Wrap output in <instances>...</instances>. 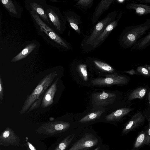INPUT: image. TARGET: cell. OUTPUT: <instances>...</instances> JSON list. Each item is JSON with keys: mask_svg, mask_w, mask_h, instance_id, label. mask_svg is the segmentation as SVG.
I'll list each match as a JSON object with an SVG mask.
<instances>
[{"mask_svg": "<svg viewBox=\"0 0 150 150\" xmlns=\"http://www.w3.org/2000/svg\"><path fill=\"white\" fill-rule=\"evenodd\" d=\"M57 75L55 72H51L40 81L37 87L26 99L20 112L23 114L28 109V112L38 108L42 102L44 95Z\"/></svg>", "mask_w": 150, "mask_h": 150, "instance_id": "obj_1", "label": "cell"}, {"mask_svg": "<svg viewBox=\"0 0 150 150\" xmlns=\"http://www.w3.org/2000/svg\"><path fill=\"white\" fill-rule=\"evenodd\" d=\"M149 29L150 19H148L142 24L125 27L119 37L120 45L124 49L132 47Z\"/></svg>", "mask_w": 150, "mask_h": 150, "instance_id": "obj_2", "label": "cell"}, {"mask_svg": "<svg viewBox=\"0 0 150 150\" xmlns=\"http://www.w3.org/2000/svg\"><path fill=\"white\" fill-rule=\"evenodd\" d=\"M117 15L116 11L111 12L95 25L90 34L86 36L83 40L81 45L83 49L87 51L97 38L107 26L115 20Z\"/></svg>", "mask_w": 150, "mask_h": 150, "instance_id": "obj_3", "label": "cell"}, {"mask_svg": "<svg viewBox=\"0 0 150 150\" xmlns=\"http://www.w3.org/2000/svg\"><path fill=\"white\" fill-rule=\"evenodd\" d=\"M31 15L40 29L44 32L50 38L66 49H69V45L60 37L54 30L44 23L36 12L33 9L30 11Z\"/></svg>", "mask_w": 150, "mask_h": 150, "instance_id": "obj_4", "label": "cell"}, {"mask_svg": "<svg viewBox=\"0 0 150 150\" xmlns=\"http://www.w3.org/2000/svg\"><path fill=\"white\" fill-rule=\"evenodd\" d=\"M104 78H97L92 80L91 83L98 86H110L113 85H125L128 84L130 78L127 76L117 74L106 75Z\"/></svg>", "mask_w": 150, "mask_h": 150, "instance_id": "obj_5", "label": "cell"}, {"mask_svg": "<svg viewBox=\"0 0 150 150\" xmlns=\"http://www.w3.org/2000/svg\"><path fill=\"white\" fill-rule=\"evenodd\" d=\"M146 118L145 114L139 111L133 115L127 122L122 132V135H127L130 132L135 130L144 124Z\"/></svg>", "mask_w": 150, "mask_h": 150, "instance_id": "obj_6", "label": "cell"}, {"mask_svg": "<svg viewBox=\"0 0 150 150\" xmlns=\"http://www.w3.org/2000/svg\"><path fill=\"white\" fill-rule=\"evenodd\" d=\"M122 14V13L121 11L117 19L110 23L107 26L105 29L97 38L87 51L88 52L95 49L102 43L111 32L117 25L118 22L121 17Z\"/></svg>", "mask_w": 150, "mask_h": 150, "instance_id": "obj_7", "label": "cell"}, {"mask_svg": "<svg viewBox=\"0 0 150 150\" xmlns=\"http://www.w3.org/2000/svg\"><path fill=\"white\" fill-rule=\"evenodd\" d=\"M98 139L90 134H86L73 144L68 150H79L85 148L91 147L98 143Z\"/></svg>", "mask_w": 150, "mask_h": 150, "instance_id": "obj_8", "label": "cell"}, {"mask_svg": "<svg viewBox=\"0 0 150 150\" xmlns=\"http://www.w3.org/2000/svg\"><path fill=\"white\" fill-rule=\"evenodd\" d=\"M116 96L112 93L97 92L92 95V100L96 105L105 106L113 103Z\"/></svg>", "mask_w": 150, "mask_h": 150, "instance_id": "obj_9", "label": "cell"}, {"mask_svg": "<svg viewBox=\"0 0 150 150\" xmlns=\"http://www.w3.org/2000/svg\"><path fill=\"white\" fill-rule=\"evenodd\" d=\"M45 10V12L55 28L60 33H62L65 29V25L61 17L59 16L50 7Z\"/></svg>", "mask_w": 150, "mask_h": 150, "instance_id": "obj_10", "label": "cell"}, {"mask_svg": "<svg viewBox=\"0 0 150 150\" xmlns=\"http://www.w3.org/2000/svg\"><path fill=\"white\" fill-rule=\"evenodd\" d=\"M43 127L48 134L54 133L57 132H62L64 131L69 127L70 124L69 123L63 121L55 122H50L44 124Z\"/></svg>", "mask_w": 150, "mask_h": 150, "instance_id": "obj_11", "label": "cell"}, {"mask_svg": "<svg viewBox=\"0 0 150 150\" xmlns=\"http://www.w3.org/2000/svg\"><path fill=\"white\" fill-rule=\"evenodd\" d=\"M58 79L45 92L42 102L41 107L45 108L51 105L53 102V99L57 90V82Z\"/></svg>", "mask_w": 150, "mask_h": 150, "instance_id": "obj_12", "label": "cell"}, {"mask_svg": "<svg viewBox=\"0 0 150 150\" xmlns=\"http://www.w3.org/2000/svg\"><path fill=\"white\" fill-rule=\"evenodd\" d=\"M134 110V108H122L106 116L105 119L108 121H118L123 118Z\"/></svg>", "mask_w": 150, "mask_h": 150, "instance_id": "obj_13", "label": "cell"}, {"mask_svg": "<svg viewBox=\"0 0 150 150\" xmlns=\"http://www.w3.org/2000/svg\"><path fill=\"white\" fill-rule=\"evenodd\" d=\"M126 8L128 10H135V14L138 16L150 14V6L146 4L130 2L127 4Z\"/></svg>", "mask_w": 150, "mask_h": 150, "instance_id": "obj_14", "label": "cell"}, {"mask_svg": "<svg viewBox=\"0 0 150 150\" xmlns=\"http://www.w3.org/2000/svg\"><path fill=\"white\" fill-rule=\"evenodd\" d=\"M65 16L66 19L71 27L78 34H80L81 30L79 27V25L81 23L80 17L72 11L67 13Z\"/></svg>", "mask_w": 150, "mask_h": 150, "instance_id": "obj_15", "label": "cell"}, {"mask_svg": "<svg viewBox=\"0 0 150 150\" xmlns=\"http://www.w3.org/2000/svg\"><path fill=\"white\" fill-rule=\"evenodd\" d=\"M148 128V124L138 133L133 144L132 150H139L145 145Z\"/></svg>", "mask_w": 150, "mask_h": 150, "instance_id": "obj_16", "label": "cell"}, {"mask_svg": "<svg viewBox=\"0 0 150 150\" xmlns=\"http://www.w3.org/2000/svg\"><path fill=\"white\" fill-rule=\"evenodd\" d=\"M17 136L10 128H7L1 134L0 137V144L14 145L17 141Z\"/></svg>", "mask_w": 150, "mask_h": 150, "instance_id": "obj_17", "label": "cell"}, {"mask_svg": "<svg viewBox=\"0 0 150 150\" xmlns=\"http://www.w3.org/2000/svg\"><path fill=\"white\" fill-rule=\"evenodd\" d=\"M115 0H102L99 3L93 13L92 18L93 24L95 23L103 12L109 7Z\"/></svg>", "mask_w": 150, "mask_h": 150, "instance_id": "obj_18", "label": "cell"}, {"mask_svg": "<svg viewBox=\"0 0 150 150\" xmlns=\"http://www.w3.org/2000/svg\"><path fill=\"white\" fill-rule=\"evenodd\" d=\"M147 90V88L144 86H139L132 90L128 97V100L131 101L136 98L140 100L145 97Z\"/></svg>", "mask_w": 150, "mask_h": 150, "instance_id": "obj_19", "label": "cell"}, {"mask_svg": "<svg viewBox=\"0 0 150 150\" xmlns=\"http://www.w3.org/2000/svg\"><path fill=\"white\" fill-rule=\"evenodd\" d=\"M150 45V31L148 34L140 39L131 47V50H144Z\"/></svg>", "mask_w": 150, "mask_h": 150, "instance_id": "obj_20", "label": "cell"}, {"mask_svg": "<svg viewBox=\"0 0 150 150\" xmlns=\"http://www.w3.org/2000/svg\"><path fill=\"white\" fill-rule=\"evenodd\" d=\"M36 46V44L34 43L28 45L12 59L11 62H17L25 58L35 49Z\"/></svg>", "mask_w": 150, "mask_h": 150, "instance_id": "obj_21", "label": "cell"}, {"mask_svg": "<svg viewBox=\"0 0 150 150\" xmlns=\"http://www.w3.org/2000/svg\"><path fill=\"white\" fill-rule=\"evenodd\" d=\"M30 5L31 9L35 10L38 14V15L47 23L50 24L47 14L40 4L37 3L33 2L31 3Z\"/></svg>", "mask_w": 150, "mask_h": 150, "instance_id": "obj_22", "label": "cell"}, {"mask_svg": "<svg viewBox=\"0 0 150 150\" xmlns=\"http://www.w3.org/2000/svg\"><path fill=\"white\" fill-rule=\"evenodd\" d=\"M103 111L98 110L88 114L79 121L81 123L87 122L100 118Z\"/></svg>", "mask_w": 150, "mask_h": 150, "instance_id": "obj_23", "label": "cell"}, {"mask_svg": "<svg viewBox=\"0 0 150 150\" xmlns=\"http://www.w3.org/2000/svg\"><path fill=\"white\" fill-rule=\"evenodd\" d=\"M94 65L98 69L103 71L110 73L114 71L113 68L108 64L96 59L93 60Z\"/></svg>", "mask_w": 150, "mask_h": 150, "instance_id": "obj_24", "label": "cell"}, {"mask_svg": "<svg viewBox=\"0 0 150 150\" xmlns=\"http://www.w3.org/2000/svg\"><path fill=\"white\" fill-rule=\"evenodd\" d=\"M75 136L73 134L65 138L57 146L54 150H65L71 143Z\"/></svg>", "mask_w": 150, "mask_h": 150, "instance_id": "obj_25", "label": "cell"}, {"mask_svg": "<svg viewBox=\"0 0 150 150\" xmlns=\"http://www.w3.org/2000/svg\"><path fill=\"white\" fill-rule=\"evenodd\" d=\"M1 3L9 12L13 14H17V12L16 7L11 0H1Z\"/></svg>", "mask_w": 150, "mask_h": 150, "instance_id": "obj_26", "label": "cell"}, {"mask_svg": "<svg viewBox=\"0 0 150 150\" xmlns=\"http://www.w3.org/2000/svg\"><path fill=\"white\" fill-rule=\"evenodd\" d=\"M77 67L79 72L82 76L84 80L87 81L88 80V74L86 65L80 64Z\"/></svg>", "mask_w": 150, "mask_h": 150, "instance_id": "obj_27", "label": "cell"}, {"mask_svg": "<svg viewBox=\"0 0 150 150\" xmlns=\"http://www.w3.org/2000/svg\"><path fill=\"white\" fill-rule=\"evenodd\" d=\"M93 1L92 0H80L78 1L76 4L84 8L90 7L93 3Z\"/></svg>", "mask_w": 150, "mask_h": 150, "instance_id": "obj_28", "label": "cell"}, {"mask_svg": "<svg viewBox=\"0 0 150 150\" xmlns=\"http://www.w3.org/2000/svg\"><path fill=\"white\" fill-rule=\"evenodd\" d=\"M136 70L140 74L147 77H150V72L144 66L137 67Z\"/></svg>", "mask_w": 150, "mask_h": 150, "instance_id": "obj_29", "label": "cell"}, {"mask_svg": "<svg viewBox=\"0 0 150 150\" xmlns=\"http://www.w3.org/2000/svg\"><path fill=\"white\" fill-rule=\"evenodd\" d=\"M148 128L145 145H147L150 146V120H148Z\"/></svg>", "mask_w": 150, "mask_h": 150, "instance_id": "obj_30", "label": "cell"}, {"mask_svg": "<svg viewBox=\"0 0 150 150\" xmlns=\"http://www.w3.org/2000/svg\"><path fill=\"white\" fill-rule=\"evenodd\" d=\"M3 83L2 81L1 76L0 77V100L1 103L3 99Z\"/></svg>", "mask_w": 150, "mask_h": 150, "instance_id": "obj_31", "label": "cell"}, {"mask_svg": "<svg viewBox=\"0 0 150 150\" xmlns=\"http://www.w3.org/2000/svg\"><path fill=\"white\" fill-rule=\"evenodd\" d=\"M121 72L124 73H127L130 75H140V74L136 70L133 69H132L129 71H121Z\"/></svg>", "mask_w": 150, "mask_h": 150, "instance_id": "obj_32", "label": "cell"}, {"mask_svg": "<svg viewBox=\"0 0 150 150\" xmlns=\"http://www.w3.org/2000/svg\"><path fill=\"white\" fill-rule=\"evenodd\" d=\"M136 1L141 3L150 4V0H136Z\"/></svg>", "mask_w": 150, "mask_h": 150, "instance_id": "obj_33", "label": "cell"}, {"mask_svg": "<svg viewBox=\"0 0 150 150\" xmlns=\"http://www.w3.org/2000/svg\"><path fill=\"white\" fill-rule=\"evenodd\" d=\"M27 143L29 147L31 150H36L35 148L29 142H28Z\"/></svg>", "mask_w": 150, "mask_h": 150, "instance_id": "obj_34", "label": "cell"}, {"mask_svg": "<svg viewBox=\"0 0 150 150\" xmlns=\"http://www.w3.org/2000/svg\"><path fill=\"white\" fill-rule=\"evenodd\" d=\"M146 69L150 72V65L145 64L144 65Z\"/></svg>", "mask_w": 150, "mask_h": 150, "instance_id": "obj_35", "label": "cell"}, {"mask_svg": "<svg viewBox=\"0 0 150 150\" xmlns=\"http://www.w3.org/2000/svg\"><path fill=\"white\" fill-rule=\"evenodd\" d=\"M148 98L149 101V104L150 105V90L148 92Z\"/></svg>", "mask_w": 150, "mask_h": 150, "instance_id": "obj_36", "label": "cell"}, {"mask_svg": "<svg viewBox=\"0 0 150 150\" xmlns=\"http://www.w3.org/2000/svg\"><path fill=\"white\" fill-rule=\"evenodd\" d=\"M126 1L125 0H117V1L119 3H123L125 2Z\"/></svg>", "mask_w": 150, "mask_h": 150, "instance_id": "obj_37", "label": "cell"}, {"mask_svg": "<svg viewBox=\"0 0 150 150\" xmlns=\"http://www.w3.org/2000/svg\"><path fill=\"white\" fill-rule=\"evenodd\" d=\"M90 148L91 147L85 148L79 150H89L90 149Z\"/></svg>", "mask_w": 150, "mask_h": 150, "instance_id": "obj_38", "label": "cell"}, {"mask_svg": "<svg viewBox=\"0 0 150 150\" xmlns=\"http://www.w3.org/2000/svg\"><path fill=\"white\" fill-rule=\"evenodd\" d=\"M146 119L147 120V121L150 120V115L149 116H148L146 118Z\"/></svg>", "mask_w": 150, "mask_h": 150, "instance_id": "obj_39", "label": "cell"}, {"mask_svg": "<svg viewBox=\"0 0 150 150\" xmlns=\"http://www.w3.org/2000/svg\"><path fill=\"white\" fill-rule=\"evenodd\" d=\"M94 150H100V147H98Z\"/></svg>", "mask_w": 150, "mask_h": 150, "instance_id": "obj_40", "label": "cell"}]
</instances>
